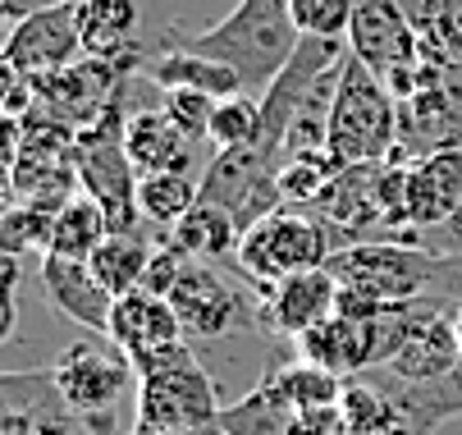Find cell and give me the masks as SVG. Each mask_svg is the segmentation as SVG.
Listing matches in <instances>:
<instances>
[{
    "label": "cell",
    "mask_w": 462,
    "mask_h": 435,
    "mask_svg": "<svg viewBox=\"0 0 462 435\" xmlns=\"http://www.w3.org/2000/svg\"><path fill=\"white\" fill-rule=\"evenodd\" d=\"M298 42L302 32L289 14V0H238L220 23L183 37L179 46L229 65L243 79V92L261 97L293 60Z\"/></svg>",
    "instance_id": "cell-1"
},
{
    "label": "cell",
    "mask_w": 462,
    "mask_h": 435,
    "mask_svg": "<svg viewBox=\"0 0 462 435\" xmlns=\"http://www.w3.org/2000/svg\"><path fill=\"white\" fill-rule=\"evenodd\" d=\"M220 385L183 339L138 362L134 435H179L220 421Z\"/></svg>",
    "instance_id": "cell-2"
},
{
    "label": "cell",
    "mask_w": 462,
    "mask_h": 435,
    "mask_svg": "<svg viewBox=\"0 0 462 435\" xmlns=\"http://www.w3.org/2000/svg\"><path fill=\"white\" fill-rule=\"evenodd\" d=\"M393 147H399V101L389 97L384 79L348 51L339 92H335V110H329L325 152L344 170V165L389 161Z\"/></svg>",
    "instance_id": "cell-3"
},
{
    "label": "cell",
    "mask_w": 462,
    "mask_h": 435,
    "mask_svg": "<svg viewBox=\"0 0 462 435\" xmlns=\"http://www.w3.org/2000/svg\"><path fill=\"white\" fill-rule=\"evenodd\" d=\"M339 234L320 225L311 211L302 207H280L271 211L266 220H256L243 238H238V271L247 275L252 289L271 293L280 280L289 275H302V271H320L329 266V257L339 253Z\"/></svg>",
    "instance_id": "cell-4"
},
{
    "label": "cell",
    "mask_w": 462,
    "mask_h": 435,
    "mask_svg": "<svg viewBox=\"0 0 462 435\" xmlns=\"http://www.w3.org/2000/svg\"><path fill=\"white\" fill-rule=\"evenodd\" d=\"M55 376V390L60 399L69 403V412L92 426L97 435H110L106 426L115 421V408L124 399H138L128 390H138V366L115 339L106 335H88V339H74L69 348L60 353V362L51 366Z\"/></svg>",
    "instance_id": "cell-5"
},
{
    "label": "cell",
    "mask_w": 462,
    "mask_h": 435,
    "mask_svg": "<svg viewBox=\"0 0 462 435\" xmlns=\"http://www.w3.org/2000/svg\"><path fill=\"white\" fill-rule=\"evenodd\" d=\"M170 307L179 312L183 335L202 344H220L234 335H266V293L234 284L220 266L197 262V257L174 284Z\"/></svg>",
    "instance_id": "cell-6"
},
{
    "label": "cell",
    "mask_w": 462,
    "mask_h": 435,
    "mask_svg": "<svg viewBox=\"0 0 462 435\" xmlns=\"http://www.w3.org/2000/svg\"><path fill=\"white\" fill-rule=\"evenodd\" d=\"M421 51L430 55V83L399 101V147L389 156L393 165H412L430 152H462V65L430 46Z\"/></svg>",
    "instance_id": "cell-7"
},
{
    "label": "cell",
    "mask_w": 462,
    "mask_h": 435,
    "mask_svg": "<svg viewBox=\"0 0 462 435\" xmlns=\"http://www.w3.org/2000/svg\"><path fill=\"white\" fill-rule=\"evenodd\" d=\"M83 60V32H79V0L51 5L10 28L5 42V65L28 79H51Z\"/></svg>",
    "instance_id": "cell-8"
},
{
    "label": "cell",
    "mask_w": 462,
    "mask_h": 435,
    "mask_svg": "<svg viewBox=\"0 0 462 435\" xmlns=\"http://www.w3.org/2000/svg\"><path fill=\"white\" fill-rule=\"evenodd\" d=\"M380 179H384V161H366V165H344L329 189L302 207L311 211L320 225H329L339 234V243H362V238H375L380 225H384V207H380Z\"/></svg>",
    "instance_id": "cell-9"
},
{
    "label": "cell",
    "mask_w": 462,
    "mask_h": 435,
    "mask_svg": "<svg viewBox=\"0 0 462 435\" xmlns=\"http://www.w3.org/2000/svg\"><path fill=\"white\" fill-rule=\"evenodd\" d=\"M348 51L362 65H371L380 79L399 65H412L421 55V37L403 10V0H353Z\"/></svg>",
    "instance_id": "cell-10"
},
{
    "label": "cell",
    "mask_w": 462,
    "mask_h": 435,
    "mask_svg": "<svg viewBox=\"0 0 462 435\" xmlns=\"http://www.w3.org/2000/svg\"><path fill=\"white\" fill-rule=\"evenodd\" d=\"M339 293H344V284L329 275V266L280 280L266 293V335L298 344L307 330H316L320 321L339 312Z\"/></svg>",
    "instance_id": "cell-11"
},
{
    "label": "cell",
    "mask_w": 462,
    "mask_h": 435,
    "mask_svg": "<svg viewBox=\"0 0 462 435\" xmlns=\"http://www.w3.org/2000/svg\"><path fill=\"white\" fill-rule=\"evenodd\" d=\"M42 289H46V298H51L74 326H83L88 335H110L115 293L92 275L88 262L46 253V257H42Z\"/></svg>",
    "instance_id": "cell-12"
},
{
    "label": "cell",
    "mask_w": 462,
    "mask_h": 435,
    "mask_svg": "<svg viewBox=\"0 0 462 435\" xmlns=\"http://www.w3.org/2000/svg\"><path fill=\"white\" fill-rule=\"evenodd\" d=\"M106 339H115L128 357H134V366H138V362H147L152 353H161V348H170V344H179V339H188V335H183V326H179V312L170 307V298H156V293L134 289V293L115 298L110 335H106Z\"/></svg>",
    "instance_id": "cell-13"
},
{
    "label": "cell",
    "mask_w": 462,
    "mask_h": 435,
    "mask_svg": "<svg viewBox=\"0 0 462 435\" xmlns=\"http://www.w3.org/2000/svg\"><path fill=\"white\" fill-rule=\"evenodd\" d=\"M134 28H138L134 0H79V32L88 60H106L119 74L143 69L147 51L134 42Z\"/></svg>",
    "instance_id": "cell-14"
},
{
    "label": "cell",
    "mask_w": 462,
    "mask_h": 435,
    "mask_svg": "<svg viewBox=\"0 0 462 435\" xmlns=\"http://www.w3.org/2000/svg\"><path fill=\"white\" fill-rule=\"evenodd\" d=\"M462 207V152H430L408 165V225L439 229Z\"/></svg>",
    "instance_id": "cell-15"
},
{
    "label": "cell",
    "mask_w": 462,
    "mask_h": 435,
    "mask_svg": "<svg viewBox=\"0 0 462 435\" xmlns=\"http://www.w3.org/2000/svg\"><path fill=\"white\" fill-rule=\"evenodd\" d=\"M124 147L134 161L138 179L143 174H161V170H192V147L188 134L165 115V106L156 110H134L124 124Z\"/></svg>",
    "instance_id": "cell-16"
},
{
    "label": "cell",
    "mask_w": 462,
    "mask_h": 435,
    "mask_svg": "<svg viewBox=\"0 0 462 435\" xmlns=\"http://www.w3.org/2000/svg\"><path fill=\"white\" fill-rule=\"evenodd\" d=\"M143 74L161 92H207V97H220V101L243 92V79L229 65H220V60H211V55H197L188 46H170V51L147 55Z\"/></svg>",
    "instance_id": "cell-17"
},
{
    "label": "cell",
    "mask_w": 462,
    "mask_h": 435,
    "mask_svg": "<svg viewBox=\"0 0 462 435\" xmlns=\"http://www.w3.org/2000/svg\"><path fill=\"white\" fill-rule=\"evenodd\" d=\"M170 243H179L188 257H197V262H211V257H234L238 253V238H243V229H238V220H234V211L229 207H216V202H197L170 234H165Z\"/></svg>",
    "instance_id": "cell-18"
},
{
    "label": "cell",
    "mask_w": 462,
    "mask_h": 435,
    "mask_svg": "<svg viewBox=\"0 0 462 435\" xmlns=\"http://www.w3.org/2000/svg\"><path fill=\"white\" fill-rule=\"evenodd\" d=\"M197 202H202V179H192V170H161L138 179V216L161 234H170Z\"/></svg>",
    "instance_id": "cell-19"
},
{
    "label": "cell",
    "mask_w": 462,
    "mask_h": 435,
    "mask_svg": "<svg viewBox=\"0 0 462 435\" xmlns=\"http://www.w3.org/2000/svg\"><path fill=\"white\" fill-rule=\"evenodd\" d=\"M339 412H344L348 435H399V430H403L399 403H393V394L371 376V371H362V376H348V381H344Z\"/></svg>",
    "instance_id": "cell-20"
},
{
    "label": "cell",
    "mask_w": 462,
    "mask_h": 435,
    "mask_svg": "<svg viewBox=\"0 0 462 435\" xmlns=\"http://www.w3.org/2000/svg\"><path fill=\"white\" fill-rule=\"evenodd\" d=\"M110 238V220H106V211L88 198V193H79V198H69L60 207V216H55V234H51V247L46 253H55V257H74V262H92V253Z\"/></svg>",
    "instance_id": "cell-21"
},
{
    "label": "cell",
    "mask_w": 462,
    "mask_h": 435,
    "mask_svg": "<svg viewBox=\"0 0 462 435\" xmlns=\"http://www.w3.org/2000/svg\"><path fill=\"white\" fill-rule=\"evenodd\" d=\"M261 381H266L293 412L298 408H320V403H339V394H344V376H335V371H325V366H316L307 357L275 362Z\"/></svg>",
    "instance_id": "cell-22"
},
{
    "label": "cell",
    "mask_w": 462,
    "mask_h": 435,
    "mask_svg": "<svg viewBox=\"0 0 462 435\" xmlns=\"http://www.w3.org/2000/svg\"><path fill=\"white\" fill-rule=\"evenodd\" d=\"M152 253L156 247H147V238L143 234H110L97 253H92V275L115 293V298H124V293H134V289H143V275H147V266H152Z\"/></svg>",
    "instance_id": "cell-23"
},
{
    "label": "cell",
    "mask_w": 462,
    "mask_h": 435,
    "mask_svg": "<svg viewBox=\"0 0 462 435\" xmlns=\"http://www.w3.org/2000/svg\"><path fill=\"white\" fill-rule=\"evenodd\" d=\"M220 430L225 435H293V408L266 381H256L252 394L220 408Z\"/></svg>",
    "instance_id": "cell-24"
},
{
    "label": "cell",
    "mask_w": 462,
    "mask_h": 435,
    "mask_svg": "<svg viewBox=\"0 0 462 435\" xmlns=\"http://www.w3.org/2000/svg\"><path fill=\"white\" fill-rule=\"evenodd\" d=\"M421 46L462 65V0H403Z\"/></svg>",
    "instance_id": "cell-25"
},
{
    "label": "cell",
    "mask_w": 462,
    "mask_h": 435,
    "mask_svg": "<svg viewBox=\"0 0 462 435\" xmlns=\"http://www.w3.org/2000/svg\"><path fill=\"white\" fill-rule=\"evenodd\" d=\"M335 174H339V165L329 161V152L289 156L280 165V198H284V207H311L329 189V179H335Z\"/></svg>",
    "instance_id": "cell-26"
},
{
    "label": "cell",
    "mask_w": 462,
    "mask_h": 435,
    "mask_svg": "<svg viewBox=\"0 0 462 435\" xmlns=\"http://www.w3.org/2000/svg\"><path fill=\"white\" fill-rule=\"evenodd\" d=\"M256 129H261V97L238 92V97H225V101L216 106L207 143H211L216 152H234V147L252 143V138H256Z\"/></svg>",
    "instance_id": "cell-27"
},
{
    "label": "cell",
    "mask_w": 462,
    "mask_h": 435,
    "mask_svg": "<svg viewBox=\"0 0 462 435\" xmlns=\"http://www.w3.org/2000/svg\"><path fill=\"white\" fill-rule=\"evenodd\" d=\"M289 14L302 37H325V42H348L353 28V0H289Z\"/></svg>",
    "instance_id": "cell-28"
},
{
    "label": "cell",
    "mask_w": 462,
    "mask_h": 435,
    "mask_svg": "<svg viewBox=\"0 0 462 435\" xmlns=\"http://www.w3.org/2000/svg\"><path fill=\"white\" fill-rule=\"evenodd\" d=\"M55 216H60V211L37 207V202L14 207V211H10V220H5V253H10V257H19L23 247H51Z\"/></svg>",
    "instance_id": "cell-29"
},
{
    "label": "cell",
    "mask_w": 462,
    "mask_h": 435,
    "mask_svg": "<svg viewBox=\"0 0 462 435\" xmlns=\"http://www.w3.org/2000/svg\"><path fill=\"white\" fill-rule=\"evenodd\" d=\"M161 97H165V101H161L165 115L188 134V143H207L211 115H216L220 97H207V92H161Z\"/></svg>",
    "instance_id": "cell-30"
},
{
    "label": "cell",
    "mask_w": 462,
    "mask_h": 435,
    "mask_svg": "<svg viewBox=\"0 0 462 435\" xmlns=\"http://www.w3.org/2000/svg\"><path fill=\"white\" fill-rule=\"evenodd\" d=\"M293 435H348L339 403H320V408H298L293 412Z\"/></svg>",
    "instance_id": "cell-31"
},
{
    "label": "cell",
    "mask_w": 462,
    "mask_h": 435,
    "mask_svg": "<svg viewBox=\"0 0 462 435\" xmlns=\"http://www.w3.org/2000/svg\"><path fill=\"white\" fill-rule=\"evenodd\" d=\"M417 247H426V253H435V257H462V207H457V216L448 225L426 229L417 238Z\"/></svg>",
    "instance_id": "cell-32"
},
{
    "label": "cell",
    "mask_w": 462,
    "mask_h": 435,
    "mask_svg": "<svg viewBox=\"0 0 462 435\" xmlns=\"http://www.w3.org/2000/svg\"><path fill=\"white\" fill-rule=\"evenodd\" d=\"M0 435H37L32 412H23V408L5 403V412H0Z\"/></svg>",
    "instance_id": "cell-33"
},
{
    "label": "cell",
    "mask_w": 462,
    "mask_h": 435,
    "mask_svg": "<svg viewBox=\"0 0 462 435\" xmlns=\"http://www.w3.org/2000/svg\"><path fill=\"white\" fill-rule=\"evenodd\" d=\"M5 5V14L19 23V19H28V14H37V10H51V5H69V0H0Z\"/></svg>",
    "instance_id": "cell-34"
},
{
    "label": "cell",
    "mask_w": 462,
    "mask_h": 435,
    "mask_svg": "<svg viewBox=\"0 0 462 435\" xmlns=\"http://www.w3.org/2000/svg\"><path fill=\"white\" fill-rule=\"evenodd\" d=\"M179 435H225V430H220V421H211V426H192V430H179Z\"/></svg>",
    "instance_id": "cell-35"
},
{
    "label": "cell",
    "mask_w": 462,
    "mask_h": 435,
    "mask_svg": "<svg viewBox=\"0 0 462 435\" xmlns=\"http://www.w3.org/2000/svg\"><path fill=\"white\" fill-rule=\"evenodd\" d=\"M399 435H426V430H412V426H403V430H399Z\"/></svg>",
    "instance_id": "cell-36"
}]
</instances>
